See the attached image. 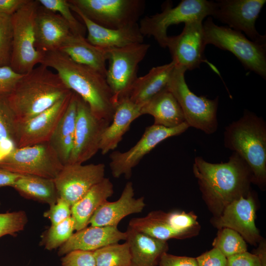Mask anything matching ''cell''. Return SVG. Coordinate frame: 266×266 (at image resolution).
I'll list each match as a JSON object with an SVG mask.
<instances>
[{
  "mask_svg": "<svg viewBox=\"0 0 266 266\" xmlns=\"http://www.w3.org/2000/svg\"><path fill=\"white\" fill-rule=\"evenodd\" d=\"M68 3L71 10L83 22L88 32L86 39L92 44L109 49L143 43L144 36L138 23L118 29L105 28L91 21L75 6Z\"/></svg>",
  "mask_w": 266,
  "mask_h": 266,
  "instance_id": "19",
  "label": "cell"
},
{
  "mask_svg": "<svg viewBox=\"0 0 266 266\" xmlns=\"http://www.w3.org/2000/svg\"><path fill=\"white\" fill-rule=\"evenodd\" d=\"M102 163L66 164L53 179L59 198L71 206L104 178Z\"/></svg>",
  "mask_w": 266,
  "mask_h": 266,
  "instance_id": "15",
  "label": "cell"
},
{
  "mask_svg": "<svg viewBox=\"0 0 266 266\" xmlns=\"http://www.w3.org/2000/svg\"><path fill=\"white\" fill-rule=\"evenodd\" d=\"M7 95H0V146L14 148L19 123L9 104Z\"/></svg>",
  "mask_w": 266,
  "mask_h": 266,
  "instance_id": "32",
  "label": "cell"
},
{
  "mask_svg": "<svg viewBox=\"0 0 266 266\" xmlns=\"http://www.w3.org/2000/svg\"><path fill=\"white\" fill-rule=\"evenodd\" d=\"M141 108L128 98L117 103L112 120L101 136L100 150L102 154L105 155L117 147L131 124L142 115Z\"/></svg>",
  "mask_w": 266,
  "mask_h": 266,
  "instance_id": "23",
  "label": "cell"
},
{
  "mask_svg": "<svg viewBox=\"0 0 266 266\" xmlns=\"http://www.w3.org/2000/svg\"><path fill=\"white\" fill-rule=\"evenodd\" d=\"M214 1L206 0H182L177 6H164L160 13L142 18L138 24L142 34L152 36L160 46L166 48L168 36L167 30L171 25L189 22L203 21L211 16Z\"/></svg>",
  "mask_w": 266,
  "mask_h": 266,
  "instance_id": "8",
  "label": "cell"
},
{
  "mask_svg": "<svg viewBox=\"0 0 266 266\" xmlns=\"http://www.w3.org/2000/svg\"><path fill=\"white\" fill-rule=\"evenodd\" d=\"M62 266H97L94 252L71 251L62 258Z\"/></svg>",
  "mask_w": 266,
  "mask_h": 266,
  "instance_id": "41",
  "label": "cell"
},
{
  "mask_svg": "<svg viewBox=\"0 0 266 266\" xmlns=\"http://www.w3.org/2000/svg\"><path fill=\"white\" fill-rule=\"evenodd\" d=\"M174 68L175 65L172 61L152 67L145 75L136 78L128 98L141 106L166 87Z\"/></svg>",
  "mask_w": 266,
  "mask_h": 266,
  "instance_id": "27",
  "label": "cell"
},
{
  "mask_svg": "<svg viewBox=\"0 0 266 266\" xmlns=\"http://www.w3.org/2000/svg\"><path fill=\"white\" fill-rule=\"evenodd\" d=\"M266 0H220L214 2L211 16L228 27L243 32L251 40L266 44V35L260 34L255 23Z\"/></svg>",
  "mask_w": 266,
  "mask_h": 266,
  "instance_id": "14",
  "label": "cell"
},
{
  "mask_svg": "<svg viewBox=\"0 0 266 266\" xmlns=\"http://www.w3.org/2000/svg\"><path fill=\"white\" fill-rule=\"evenodd\" d=\"M95 23L118 29L137 23L145 7L143 0H69Z\"/></svg>",
  "mask_w": 266,
  "mask_h": 266,
  "instance_id": "11",
  "label": "cell"
},
{
  "mask_svg": "<svg viewBox=\"0 0 266 266\" xmlns=\"http://www.w3.org/2000/svg\"><path fill=\"white\" fill-rule=\"evenodd\" d=\"M27 221L24 211L0 213V238L5 235L15 236L24 229Z\"/></svg>",
  "mask_w": 266,
  "mask_h": 266,
  "instance_id": "39",
  "label": "cell"
},
{
  "mask_svg": "<svg viewBox=\"0 0 266 266\" xmlns=\"http://www.w3.org/2000/svg\"><path fill=\"white\" fill-rule=\"evenodd\" d=\"M58 50L66 55L74 62L92 68L105 78L106 49L92 44L84 36L71 33Z\"/></svg>",
  "mask_w": 266,
  "mask_h": 266,
  "instance_id": "25",
  "label": "cell"
},
{
  "mask_svg": "<svg viewBox=\"0 0 266 266\" xmlns=\"http://www.w3.org/2000/svg\"><path fill=\"white\" fill-rule=\"evenodd\" d=\"M28 0H0V14L12 16Z\"/></svg>",
  "mask_w": 266,
  "mask_h": 266,
  "instance_id": "46",
  "label": "cell"
},
{
  "mask_svg": "<svg viewBox=\"0 0 266 266\" xmlns=\"http://www.w3.org/2000/svg\"><path fill=\"white\" fill-rule=\"evenodd\" d=\"M113 193L112 183L105 177L73 204L71 210V216L75 223V230L78 231L87 227L94 212Z\"/></svg>",
  "mask_w": 266,
  "mask_h": 266,
  "instance_id": "28",
  "label": "cell"
},
{
  "mask_svg": "<svg viewBox=\"0 0 266 266\" xmlns=\"http://www.w3.org/2000/svg\"><path fill=\"white\" fill-rule=\"evenodd\" d=\"M9 66H0V95H9L23 76Z\"/></svg>",
  "mask_w": 266,
  "mask_h": 266,
  "instance_id": "42",
  "label": "cell"
},
{
  "mask_svg": "<svg viewBox=\"0 0 266 266\" xmlns=\"http://www.w3.org/2000/svg\"><path fill=\"white\" fill-rule=\"evenodd\" d=\"M93 252L97 266H130L131 257L127 242L111 244Z\"/></svg>",
  "mask_w": 266,
  "mask_h": 266,
  "instance_id": "33",
  "label": "cell"
},
{
  "mask_svg": "<svg viewBox=\"0 0 266 266\" xmlns=\"http://www.w3.org/2000/svg\"><path fill=\"white\" fill-rule=\"evenodd\" d=\"M196 258L198 266H228L227 258L215 248Z\"/></svg>",
  "mask_w": 266,
  "mask_h": 266,
  "instance_id": "43",
  "label": "cell"
},
{
  "mask_svg": "<svg viewBox=\"0 0 266 266\" xmlns=\"http://www.w3.org/2000/svg\"><path fill=\"white\" fill-rule=\"evenodd\" d=\"M256 204L251 191L246 197H242L228 205L221 214L211 220L216 228L231 229L237 232L245 241L257 245L263 239L256 226Z\"/></svg>",
  "mask_w": 266,
  "mask_h": 266,
  "instance_id": "17",
  "label": "cell"
},
{
  "mask_svg": "<svg viewBox=\"0 0 266 266\" xmlns=\"http://www.w3.org/2000/svg\"><path fill=\"white\" fill-rule=\"evenodd\" d=\"M71 206L66 200L58 198L56 202L50 205V208L44 213L52 225L58 224L71 216Z\"/></svg>",
  "mask_w": 266,
  "mask_h": 266,
  "instance_id": "40",
  "label": "cell"
},
{
  "mask_svg": "<svg viewBox=\"0 0 266 266\" xmlns=\"http://www.w3.org/2000/svg\"><path fill=\"white\" fill-rule=\"evenodd\" d=\"M12 45L11 16L0 14V66L10 65Z\"/></svg>",
  "mask_w": 266,
  "mask_h": 266,
  "instance_id": "38",
  "label": "cell"
},
{
  "mask_svg": "<svg viewBox=\"0 0 266 266\" xmlns=\"http://www.w3.org/2000/svg\"><path fill=\"white\" fill-rule=\"evenodd\" d=\"M150 45L141 43L128 46L106 49L107 67L105 79L116 104L128 98L137 77L139 63L145 58Z\"/></svg>",
  "mask_w": 266,
  "mask_h": 266,
  "instance_id": "9",
  "label": "cell"
},
{
  "mask_svg": "<svg viewBox=\"0 0 266 266\" xmlns=\"http://www.w3.org/2000/svg\"><path fill=\"white\" fill-rule=\"evenodd\" d=\"M34 33L35 47L43 53L58 50L72 33L60 14L40 5L35 18Z\"/></svg>",
  "mask_w": 266,
  "mask_h": 266,
  "instance_id": "21",
  "label": "cell"
},
{
  "mask_svg": "<svg viewBox=\"0 0 266 266\" xmlns=\"http://www.w3.org/2000/svg\"><path fill=\"white\" fill-rule=\"evenodd\" d=\"M189 128L186 122L174 128L154 124L148 127L138 141L129 150L123 152L116 151L110 154L109 166L112 176L119 178L124 175L125 177L130 178L133 169L146 154L161 142L181 134Z\"/></svg>",
  "mask_w": 266,
  "mask_h": 266,
  "instance_id": "12",
  "label": "cell"
},
{
  "mask_svg": "<svg viewBox=\"0 0 266 266\" xmlns=\"http://www.w3.org/2000/svg\"><path fill=\"white\" fill-rule=\"evenodd\" d=\"M185 72V69L175 66L166 88L178 101L189 127L200 130L207 134H213L218 127L219 98L211 100L195 94L186 82Z\"/></svg>",
  "mask_w": 266,
  "mask_h": 266,
  "instance_id": "7",
  "label": "cell"
},
{
  "mask_svg": "<svg viewBox=\"0 0 266 266\" xmlns=\"http://www.w3.org/2000/svg\"><path fill=\"white\" fill-rule=\"evenodd\" d=\"M253 253L258 257L261 266H266V244L264 239L260 242L258 248Z\"/></svg>",
  "mask_w": 266,
  "mask_h": 266,
  "instance_id": "48",
  "label": "cell"
},
{
  "mask_svg": "<svg viewBox=\"0 0 266 266\" xmlns=\"http://www.w3.org/2000/svg\"><path fill=\"white\" fill-rule=\"evenodd\" d=\"M193 172L213 217L219 216L228 205L246 197L251 191L252 171L234 152L225 163H211L197 156L193 164Z\"/></svg>",
  "mask_w": 266,
  "mask_h": 266,
  "instance_id": "1",
  "label": "cell"
},
{
  "mask_svg": "<svg viewBox=\"0 0 266 266\" xmlns=\"http://www.w3.org/2000/svg\"><path fill=\"white\" fill-rule=\"evenodd\" d=\"M141 115L153 117L154 125L174 128L185 122L178 101L166 87L141 106Z\"/></svg>",
  "mask_w": 266,
  "mask_h": 266,
  "instance_id": "26",
  "label": "cell"
},
{
  "mask_svg": "<svg viewBox=\"0 0 266 266\" xmlns=\"http://www.w3.org/2000/svg\"><path fill=\"white\" fill-rule=\"evenodd\" d=\"M126 239V232H121L117 227L91 226L73 233L59 247L58 255L63 256L74 250L94 251Z\"/></svg>",
  "mask_w": 266,
  "mask_h": 266,
  "instance_id": "22",
  "label": "cell"
},
{
  "mask_svg": "<svg viewBox=\"0 0 266 266\" xmlns=\"http://www.w3.org/2000/svg\"><path fill=\"white\" fill-rule=\"evenodd\" d=\"M40 6L38 0L27 1L11 16L12 45L9 66L25 74L40 65L43 54L35 47L34 21Z\"/></svg>",
  "mask_w": 266,
  "mask_h": 266,
  "instance_id": "6",
  "label": "cell"
},
{
  "mask_svg": "<svg viewBox=\"0 0 266 266\" xmlns=\"http://www.w3.org/2000/svg\"><path fill=\"white\" fill-rule=\"evenodd\" d=\"M63 166L49 142L16 147L0 160V167L11 172L52 179Z\"/></svg>",
  "mask_w": 266,
  "mask_h": 266,
  "instance_id": "10",
  "label": "cell"
},
{
  "mask_svg": "<svg viewBox=\"0 0 266 266\" xmlns=\"http://www.w3.org/2000/svg\"><path fill=\"white\" fill-rule=\"evenodd\" d=\"M205 46L202 21L196 20L185 23L178 35L168 36L166 48L175 66L186 71L198 68L206 62L204 55Z\"/></svg>",
  "mask_w": 266,
  "mask_h": 266,
  "instance_id": "16",
  "label": "cell"
},
{
  "mask_svg": "<svg viewBox=\"0 0 266 266\" xmlns=\"http://www.w3.org/2000/svg\"><path fill=\"white\" fill-rule=\"evenodd\" d=\"M212 246L227 258L247 251L244 238L237 232L228 228L219 229Z\"/></svg>",
  "mask_w": 266,
  "mask_h": 266,
  "instance_id": "34",
  "label": "cell"
},
{
  "mask_svg": "<svg viewBox=\"0 0 266 266\" xmlns=\"http://www.w3.org/2000/svg\"><path fill=\"white\" fill-rule=\"evenodd\" d=\"M145 206L144 198H134L133 183H126L119 199L113 202L107 200L101 205L90 218L91 226H115L125 217L140 213Z\"/></svg>",
  "mask_w": 266,
  "mask_h": 266,
  "instance_id": "20",
  "label": "cell"
},
{
  "mask_svg": "<svg viewBox=\"0 0 266 266\" xmlns=\"http://www.w3.org/2000/svg\"><path fill=\"white\" fill-rule=\"evenodd\" d=\"M21 196L51 205L59 198L53 179L30 175H22L11 186Z\"/></svg>",
  "mask_w": 266,
  "mask_h": 266,
  "instance_id": "31",
  "label": "cell"
},
{
  "mask_svg": "<svg viewBox=\"0 0 266 266\" xmlns=\"http://www.w3.org/2000/svg\"><path fill=\"white\" fill-rule=\"evenodd\" d=\"M78 95L73 92L69 104L49 141L62 164L68 161L74 143Z\"/></svg>",
  "mask_w": 266,
  "mask_h": 266,
  "instance_id": "29",
  "label": "cell"
},
{
  "mask_svg": "<svg viewBox=\"0 0 266 266\" xmlns=\"http://www.w3.org/2000/svg\"><path fill=\"white\" fill-rule=\"evenodd\" d=\"M21 175L11 172L0 167V187H11Z\"/></svg>",
  "mask_w": 266,
  "mask_h": 266,
  "instance_id": "47",
  "label": "cell"
},
{
  "mask_svg": "<svg viewBox=\"0 0 266 266\" xmlns=\"http://www.w3.org/2000/svg\"><path fill=\"white\" fill-rule=\"evenodd\" d=\"M43 54L40 64L54 69L66 87L87 103L97 118L111 123L116 104L105 78L58 50Z\"/></svg>",
  "mask_w": 266,
  "mask_h": 266,
  "instance_id": "2",
  "label": "cell"
},
{
  "mask_svg": "<svg viewBox=\"0 0 266 266\" xmlns=\"http://www.w3.org/2000/svg\"><path fill=\"white\" fill-rule=\"evenodd\" d=\"M38 1L44 8L54 12H59L68 25L73 34L84 36L86 30L85 26L75 18L68 0H38Z\"/></svg>",
  "mask_w": 266,
  "mask_h": 266,
  "instance_id": "36",
  "label": "cell"
},
{
  "mask_svg": "<svg viewBox=\"0 0 266 266\" xmlns=\"http://www.w3.org/2000/svg\"><path fill=\"white\" fill-rule=\"evenodd\" d=\"M159 266H198L196 258L179 256L166 252L161 256Z\"/></svg>",
  "mask_w": 266,
  "mask_h": 266,
  "instance_id": "44",
  "label": "cell"
},
{
  "mask_svg": "<svg viewBox=\"0 0 266 266\" xmlns=\"http://www.w3.org/2000/svg\"><path fill=\"white\" fill-rule=\"evenodd\" d=\"M167 216L171 226L185 234L188 238L198 234L200 226L198 217L194 212L174 211L167 213Z\"/></svg>",
  "mask_w": 266,
  "mask_h": 266,
  "instance_id": "37",
  "label": "cell"
},
{
  "mask_svg": "<svg viewBox=\"0 0 266 266\" xmlns=\"http://www.w3.org/2000/svg\"><path fill=\"white\" fill-rule=\"evenodd\" d=\"M75 227V221L71 216L58 224L51 225L42 236L41 245L48 250L60 247L71 236Z\"/></svg>",
  "mask_w": 266,
  "mask_h": 266,
  "instance_id": "35",
  "label": "cell"
},
{
  "mask_svg": "<svg viewBox=\"0 0 266 266\" xmlns=\"http://www.w3.org/2000/svg\"><path fill=\"white\" fill-rule=\"evenodd\" d=\"M205 43L233 54L244 67L266 78V44L249 39L241 32L216 25L211 17L203 24Z\"/></svg>",
  "mask_w": 266,
  "mask_h": 266,
  "instance_id": "5",
  "label": "cell"
},
{
  "mask_svg": "<svg viewBox=\"0 0 266 266\" xmlns=\"http://www.w3.org/2000/svg\"><path fill=\"white\" fill-rule=\"evenodd\" d=\"M110 123L97 118L78 96L73 148L67 164L87 161L100 151L102 135Z\"/></svg>",
  "mask_w": 266,
  "mask_h": 266,
  "instance_id": "13",
  "label": "cell"
},
{
  "mask_svg": "<svg viewBox=\"0 0 266 266\" xmlns=\"http://www.w3.org/2000/svg\"><path fill=\"white\" fill-rule=\"evenodd\" d=\"M228 266H261L258 257L246 251L227 258Z\"/></svg>",
  "mask_w": 266,
  "mask_h": 266,
  "instance_id": "45",
  "label": "cell"
},
{
  "mask_svg": "<svg viewBox=\"0 0 266 266\" xmlns=\"http://www.w3.org/2000/svg\"><path fill=\"white\" fill-rule=\"evenodd\" d=\"M126 242L131 254L130 266H157L162 255L167 252L166 241L152 237L128 226Z\"/></svg>",
  "mask_w": 266,
  "mask_h": 266,
  "instance_id": "24",
  "label": "cell"
},
{
  "mask_svg": "<svg viewBox=\"0 0 266 266\" xmlns=\"http://www.w3.org/2000/svg\"><path fill=\"white\" fill-rule=\"evenodd\" d=\"M129 227L165 241L172 238H188L185 234L171 226L168 220L167 213L161 210L151 211L143 217L132 219Z\"/></svg>",
  "mask_w": 266,
  "mask_h": 266,
  "instance_id": "30",
  "label": "cell"
},
{
  "mask_svg": "<svg viewBox=\"0 0 266 266\" xmlns=\"http://www.w3.org/2000/svg\"><path fill=\"white\" fill-rule=\"evenodd\" d=\"M224 146L237 153L253 174V183L265 190L266 186V123L254 112L245 110L238 120L224 132Z\"/></svg>",
  "mask_w": 266,
  "mask_h": 266,
  "instance_id": "4",
  "label": "cell"
},
{
  "mask_svg": "<svg viewBox=\"0 0 266 266\" xmlns=\"http://www.w3.org/2000/svg\"><path fill=\"white\" fill-rule=\"evenodd\" d=\"M73 92L52 106L23 123H19L17 148L49 142L69 104Z\"/></svg>",
  "mask_w": 266,
  "mask_h": 266,
  "instance_id": "18",
  "label": "cell"
},
{
  "mask_svg": "<svg viewBox=\"0 0 266 266\" xmlns=\"http://www.w3.org/2000/svg\"><path fill=\"white\" fill-rule=\"evenodd\" d=\"M71 91L56 72L39 65L24 74L7 95L19 123H23L48 109Z\"/></svg>",
  "mask_w": 266,
  "mask_h": 266,
  "instance_id": "3",
  "label": "cell"
}]
</instances>
